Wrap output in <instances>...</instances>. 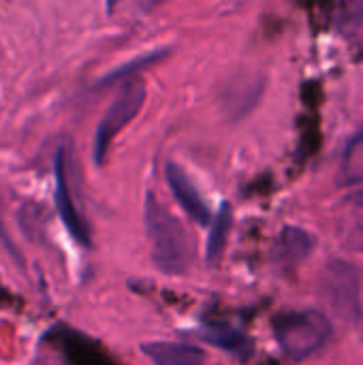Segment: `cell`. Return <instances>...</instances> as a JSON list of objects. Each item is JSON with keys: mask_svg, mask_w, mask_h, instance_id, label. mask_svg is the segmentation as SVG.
I'll return each mask as SVG.
<instances>
[{"mask_svg": "<svg viewBox=\"0 0 363 365\" xmlns=\"http://www.w3.org/2000/svg\"><path fill=\"white\" fill-rule=\"evenodd\" d=\"M229 231H231V207L229 203H223L214 222H212V229H210V237H208V263H218L223 252H225V246H227V237H229Z\"/></svg>", "mask_w": 363, "mask_h": 365, "instance_id": "obj_11", "label": "cell"}, {"mask_svg": "<svg viewBox=\"0 0 363 365\" xmlns=\"http://www.w3.org/2000/svg\"><path fill=\"white\" fill-rule=\"evenodd\" d=\"M145 227L156 267L169 276L184 274L193 261L190 237L182 222L152 195L145 201Z\"/></svg>", "mask_w": 363, "mask_h": 365, "instance_id": "obj_1", "label": "cell"}, {"mask_svg": "<svg viewBox=\"0 0 363 365\" xmlns=\"http://www.w3.org/2000/svg\"><path fill=\"white\" fill-rule=\"evenodd\" d=\"M274 336L285 355L302 361L325 346L332 325L319 310H293L274 319Z\"/></svg>", "mask_w": 363, "mask_h": 365, "instance_id": "obj_2", "label": "cell"}, {"mask_svg": "<svg viewBox=\"0 0 363 365\" xmlns=\"http://www.w3.org/2000/svg\"><path fill=\"white\" fill-rule=\"evenodd\" d=\"M201 336H203V340H208L210 344L220 346V349H227V351H242L244 344H246V340H244L242 334H237L235 329L225 327V325L205 327Z\"/></svg>", "mask_w": 363, "mask_h": 365, "instance_id": "obj_12", "label": "cell"}, {"mask_svg": "<svg viewBox=\"0 0 363 365\" xmlns=\"http://www.w3.org/2000/svg\"><path fill=\"white\" fill-rule=\"evenodd\" d=\"M338 242L353 252H363V188L351 192L336 212Z\"/></svg>", "mask_w": 363, "mask_h": 365, "instance_id": "obj_6", "label": "cell"}, {"mask_svg": "<svg viewBox=\"0 0 363 365\" xmlns=\"http://www.w3.org/2000/svg\"><path fill=\"white\" fill-rule=\"evenodd\" d=\"M363 182V130H359L347 145L342 165L338 171V184L344 188L357 186Z\"/></svg>", "mask_w": 363, "mask_h": 365, "instance_id": "obj_10", "label": "cell"}, {"mask_svg": "<svg viewBox=\"0 0 363 365\" xmlns=\"http://www.w3.org/2000/svg\"><path fill=\"white\" fill-rule=\"evenodd\" d=\"M167 182L171 186V192L175 195L178 203L182 205V210L201 227L212 225L210 222V210L205 205V201L201 199L199 190L195 188V184L190 182V178L184 173V169L175 163H167Z\"/></svg>", "mask_w": 363, "mask_h": 365, "instance_id": "obj_7", "label": "cell"}, {"mask_svg": "<svg viewBox=\"0 0 363 365\" xmlns=\"http://www.w3.org/2000/svg\"><path fill=\"white\" fill-rule=\"evenodd\" d=\"M143 353L154 365H205V355L190 344L178 342H148Z\"/></svg>", "mask_w": 363, "mask_h": 365, "instance_id": "obj_9", "label": "cell"}, {"mask_svg": "<svg viewBox=\"0 0 363 365\" xmlns=\"http://www.w3.org/2000/svg\"><path fill=\"white\" fill-rule=\"evenodd\" d=\"M143 101H145V86L141 79H128L120 88L116 101L111 103V107L103 115V120L96 128V135H94V160H96V165L105 163V156L109 152L111 141L139 113Z\"/></svg>", "mask_w": 363, "mask_h": 365, "instance_id": "obj_3", "label": "cell"}, {"mask_svg": "<svg viewBox=\"0 0 363 365\" xmlns=\"http://www.w3.org/2000/svg\"><path fill=\"white\" fill-rule=\"evenodd\" d=\"M163 56H165V51H158V53H148V56H141V58L133 60L131 64H124V66H120L118 71H113L111 75H107V77H105V81H113V79H118V77H124V75L133 73V71H135L137 66H145V64L158 62V60H160Z\"/></svg>", "mask_w": 363, "mask_h": 365, "instance_id": "obj_13", "label": "cell"}, {"mask_svg": "<svg viewBox=\"0 0 363 365\" xmlns=\"http://www.w3.org/2000/svg\"><path fill=\"white\" fill-rule=\"evenodd\" d=\"M56 207L58 214L66 227V231L73 235L75 242H79L81 246H90V231L86 220L81 218L73 192H71V184H68V173H66V152L60 148L58 156H56Z\"/></svg>", "mask_w": 363, "mask_h": 365, "instance_id": "obj_5", "label": "cell"}, {"mask_svg": "<svg viewBox=\"0 0 363 365\" xmlns=\"http://www.w3.org/2000/svg\"><path fill=\"white\" fill-rule=\"evenodd\" d=\"M315 248V237L302 229L287 227L276 240V261L285 269H295Z\"/></svg>", "mask_w": 363, "mask_h": 365, "instance_id": "obj_8", "label": "cell"}, {"mask_svg": "<svg viewBox=\"0 0 363 365\" xmlns=\"http://www.w3.org/2000/svg\"><path fill=\"white\" fill-rule=\"evenodd\" d=\"M2 291H4V289H2V284H0V295H2Z\"/></svg>", "mask_w": 363, "mask_h": 365, "instance_id": "obj_15", "label": "cell"}, {"mask_svg": "<svg viewBox=\"0 0 363 365\" xmlns=\"http://www.w3.org/2000/svg\"><path fill=\"white\" fill-rule=\"evenodd\" d=\"M323 295L338 317L353 319L359 314V284L355 272L344 263H332L323 272Z\"/></svg>", "mask_w": 363, "mask_h": 365, "instance_id": "obj_4", "label": "cell"}, {"mask_svg": "<svg viewBox=\"0 0 363 365\" xmlns=\"http://www.w3.org/2000/svg\"><path fill=\"white\" fill-rule=\"evenodd\" d=\"M359 329H362V334H363V308L359 310Z\"/></svg>", "mask_w": 363, "mask_h": 365, "instance_id": "obj_14", "label": "cell"}]
</instances>
